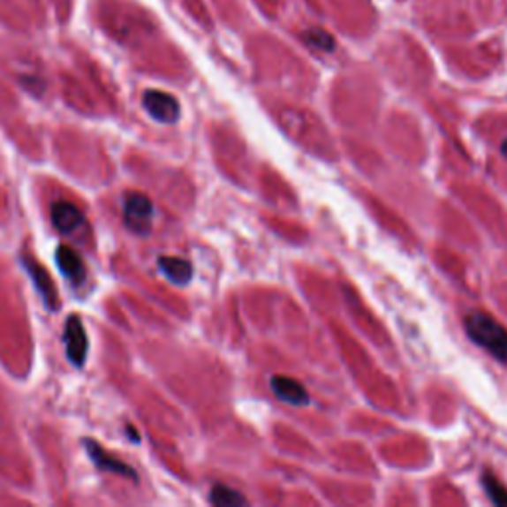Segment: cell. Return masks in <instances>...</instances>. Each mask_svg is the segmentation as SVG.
Returning a JSON list of instances; mask_svg holds the SVG:
<instances>
[{"label": "cell", "mask_w": 507, "mask_h": 507, "mask_svg": "<svg viewBox=\"0 0 507 507\" xmlns=\"http://www.w3.org/2000/svg\"><path fill=\"white\" fill-rule=\"evenodd\" d=\"M210 503H215L218 507H234V505H244L248 503L246 497L236 492V489L216 484L210 489Z\"/></svg>", "instance_id": "cell-11"}, {"label": "cell", "mask_w": 507, "mask_h": 507, "mask_svg": "<svg viewBox=\"0 0 507 507\" xmlns=\"http://www.w3.org/2000/svg\"><path fill=\"white\" fill-rule=\"evenodd\" d=\"M56 261H58V268L62 276L73 285L84 284L86 280V264L81 260L79 254L70 248V246H60L56 250Z\"/></svg>", "instance_id": "cell-7"}, {"label": "cell", "mask_w": 507, "mask_h": 507, "mask_svg": "<svg viewBox=\"0 0 507 507\" xmlns=\"http://www.w3.org/2000/svg\"><path fill=\"white\" fill-rule=\"evenodd\" d=\"M269 387H272L274 395L280 400H284V403L293 405V406L309 405V395H307L306 387L296 379L285 377V375H274V377L269 379Z\"/></svg>", "instance_id": "cell-6"}, {"label": "cell", "mask_w": 507, "mask_h": 507, "mask_svg": "<svg viewBox=\"0 0 507 507\" xmlns=\"http://www.w3.org/2000/svg\"><path fill=\"white\" fill-rule=\"evenodd\" d=\"M155 208L147 194L129 193L124 201V223L131 232L137 236H147L153 228Z\"/></svg>", "instance_id": "cell-2"}, {"label": "cell", "mask_w": 507, "mask_h": 507, "mask_svg": "<svg viewBox=\"0 0 507 507\" xmlns=\"http://www.w3.org/2000/svg\"><path fill=\"white\" fill-rule=\"evenodd\" d=\"M52 224L60 234H73L78 228L86 223L84 212H81L76 204L68 201H58L52 204L50 208Z\"/></svg>", "instance_id": "cell-5"}, {"label": "cell", "mask_w": 507, "mask_h": 507, "mask_svg": "<svg viewBox=\"0 0 507 507\" xmlns=\"http://www.w3.org/2000/svg\"><path fill=\"white\" fill-rule=\"evenodd\" d=\"M159 269L169 282H173L177 285H186L193 277V264L185 258L177 256H161L159 258Z\"/></svg>", "instance_id": "cell-9"}, {"label": "cell", "mask_w": 507, "mask_h": 507, "mask_svg": "<svg viewBox=\"0 0 507 507\" xmlns=\"http://www.w3.org/2000/svg\"><path fill=\"white\" fill-rule=\"evenodd\" d=\"M304 40L309 44L317 48V50H323V52H331L335 48V40L331 34H327L325 30L322 28H309L304 32Z\"/></svg>", "instance_id": "cell-12"}, {"label": "cell", "mask_w": 507, "mask_h": 507, "mask_svg": "<svg viewBox=\"0 0 507 507\" xmlns=\"http://www.w3.org/2000/svg\"><path fill=\"white\" fill-rule=\"evenodd\" d=\"M143 108L147 113L159 124H177L181 117V105L175 95L167 92H159V89H147L143 94Z\"/></svg>", "instance_id": "cell-3"}, {"label": "cell", "mask_w": 507, "mask_h": 507, "mask_svg": "<svg viewBox=\"0 0 507 507\" xmlns=\"http://www.w3.org/2000/svg\"><path fill=\"white\" fill-rule=\"evenodd\" d=\"M502 155H503V157L507 159V139H505V141L502 143Z\"/></svg>", "instance_id": "cell-14"}, {"label": "cell", "mask_w": 507, "mask_h": 507, "mask_svg": "<svg viewBox=\"0 0 507 507\" xmlns=\"http://www.w3.org/2000/svg\"><path fill=\"white\" fill-rule=\"evenodd\" d=\"M86 448H87L89 456H92L94 464H95L100 470H103V472H113V473H119V476H124V478L137 480V473H135L133 468H129L127 464L119 462L116 456H111L110 452H105V450H103L100 444H97V443H92V440H86Z\"/></svg>", "instance_id": "cell-8"}, {"label": "cell", "mask_w": 507, "mask_h": 507, "mask_svg": "<svg viewBox=\"0 0 507 507\" xmlns=\"http://www.w3.org/2000/svg\"><path fill=\"white\" fill-rule=\"evenodd\" d=\"M484 486H486L488 496L492 497L494 503L507 505V489L492 476V473H486L484 476Z\"/></svg>", "instance_id": "cell-13"}, {"label": "cell", "mask_w": 507, "mask_h": 507, "mask_svg": "<svg viewBox=\"0 0 507 507\" xmlns=\"http://www.w3.org/2000/svg\"><path fill=\"white\" fill-rule=\"evenodd\" d=\"M26 268H28V274L32 276V280H34V284H36L38 291L44 296L46 304H50V306L54 307L56 290H54V285H52L50 276H48V274L44 272V268L40 266V264H36L34 260H26Z\"/></svg>", "instance_id": "cell-10"}, {"label": "cell", "mask_w": 507, "mask_h": 507, "mask_svg": "<svg viewBox=\"0 0 507 507\" xmlns=\"http://www.w3.org/2000/svg\"><path fill=\"white\" fill-rule=\"evenodd\" d=\"M464 327L476 345L507 365V329L497 319L486 312H470L464 319Z\"/></svg>", "instance_id": "cell-1"}, {"label": "cell", "mask_w": 507, "mask_h": 507, "mask_svg": "<svg viewBox=\"0 0 507 507\" xmlns=\"http://www.w3.org/2000/svg\"><path fill=\"white\" fill-rule=\"evenodd\" d=\"M64 345H65V355H68L70 363L76 367H84L89 341L84 322L78 315H70L65 319L64 325Z\"/></svg>", "instance_id": "cell-4"}]
</instances>
